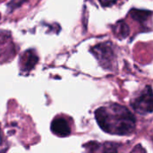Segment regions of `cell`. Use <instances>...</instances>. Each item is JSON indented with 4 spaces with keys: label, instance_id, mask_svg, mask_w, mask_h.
Segmentation results:
<instances>
[{
    "label": "cell",
    "instance_id": "7a4b0ae2",
    "mask_svg": "<svg viewBox=\"0 0 153 153\" xmlns=\"http://www.w3.org/2000/svg\"><path fill=\"white\" fill-rule=\"evenodd\" d=\"M133 108L140 113H152V93L151 86H148L142 94L131 102Z\"/></svg>",
    "mask_w": 153,
    "mask_h": 153
},
{
    "label": "cell",
    "instance_id": "277c9868",
    "mask_svg": "<svg viewBox=\"0 0 153 153\" xmlns=\"http://www.w3.org/2000/svg\"><path fill=\"white\" fill-rule=\"evenodd\" d=\"M89 153H117V145L112 143L90 144Z\"/></svg>",
    "mask_w": 153,
    "mask_h": 153
},
{
    "label": "cell",
    "instance_id": "5b68a950",
    "mask_svg": "<svg viewBox=\"0 0 153 153\" xmlns=\"http://www.w3.org/2000/svg\"><path fill=\"white\" fill-rule=\"evenodd\" d=\"M1 140H2V137H1V131H0V142H1Z\"/></svg>",
    "mask_w": 153,
    "mask_h": 153
},
{
    "label": "cell",
    "instance_id": "6da1fadb",
    "mask_svg": "<svg viewBox=\"0 0 153 153\" xmlns=\"http://www.w3.org/2000/svg\"><path fill=\"white\" fill-rule=\"evenodd\" d=\"M95 117L101 129L108 134L126 135L135 128V117L132 112L119 104H108L95 111Z\"/></svg>",
    "mask_w": 153,
    "mask_h": 153
},
{
    "label": "cell",
    "instance_id": "3957f363",
    "mask_svg": "<svg viewBox=\"0 0 153 153\" xmlns=\"http://www.w3.org/2000/svg\"><path fill=\"white\" fill-rule=\"evenodd\" d=\"M51 131L53 134L60 137L68 136L72 133L71 122L68 121L67 117L64 116H58L52 121Z\"/></svg>",
    "mask_w": 153,
    "mask_h": 153
}]
</instances>
